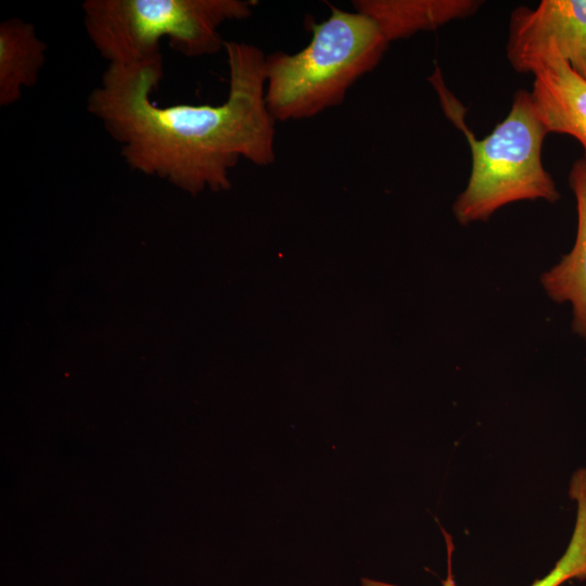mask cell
Instances as JSON below:
<instances>
[{"mask_svg": "<svg viewBox=\"0 0 586 586\" xmlns=\"http://www.w3.org/2000/svg\"><path fill=\"white\" fill-rule=\"evenodd\" d=\"M229 90L218 105L158 106L152 100L164 75L163 55L109 64L87 99V111L119 145L126 165L196 194L226 190L240 160H276V120L265 101V60L252 44L226 41Z\"/></svg>", "mask_w": 586, "mask_h": 586, "instance_id": "6da1fadb", "label": "cell"}, {"mask_svg": "<svg viewBox=\"0 0 586 586\" xmlns=\"http://www.w3.org/2000/svg\"><path fill=\"white\" fill-rule=\"evenodd\" d=\"M310 23V42L296 53L265 60V101L276 122L311 118L340 105L348 89L382 60L390 42L374 21L330 5Z\"/></svg>", "mask_w": 586, "mask_h": 586, "instance_id": "7a4b0ae2", "label": "cell"}, {"mask_svg": "<svg viewBox=\"0 0 586 586\" xmlns=\"http://www.w3.org/2000/svg\"><path fill=\"white\" fill-rule=\"evenodd\" d=\"M251 0H86V34L109 64H136L161 55L160 42L188 58L212 55L225 47L219 28L247 18Z\"/></svg>", "mask_w": 586, "mask_h": 586, "instance_id": "3957f363", "label": "cell"}, {"mask_svg": "<svg viewBox=\"0 0 586 586\" xmlns=\"http://www.w3.org/2000/svg\"><path fill=\"white\" fill-rule=\"evenodd\" d=\"M463 129L471 148L472 168L466 189L454 203L457 221L487 220L498 208L517 201L555 203L560 193L542 162L549 132L538 117L530 91L518 90L508 115L477 140L463 127L462 116L450 114Z\"/></svg>", "mask_w": 586, "mask_h": 586, "instance_id": "277c9868", "label": "cell"}, {"mask_svg": "<svg viewBox=\"0 0 586 586\" xmlns=\"http://www.w3.org/2000/svg\"><path fill=\"white\" fill-rule=\"evenodd\" d=\"M555 47L586 79V0H543L510 15L507 59L518 73H532L538 56Z\"/></svg>", "mask_w": 586, "mask_h": 586, "instance_id": "5b68a950", "label": "cell"}, {"mask_svg": "<svg viewBox=\"0 0 586 586\" xmlns=\"http://www.w3.org/2000/svg\"><path fill=\"white\" fill-rule=\"evenodd\" d=\"M532 100L549 133L575 138L586 161V79L575 73L555 47L535 62Z\"/></svg>", "mask_w": 586, "mask_h": 586, "instance_id": "8992f818", "label": "cell"}, {"mask_svg": "<svg viewBox=\"0 0 586 586\" xmlns=\"http://www.w3.org/2000/svg\"><path fill=\"white\" fill-rule=\"evenodd\" d=\"M569 186L577 211L575 242L561 260L543 273L540 282L556 303L572 306V331L586 342V161H575L569 173Z\"/></svg>", "mask_w": 586, "mask_h": 586, "instance_id": "52a82bcc", "label": "cell"}, {"mask_svg": "<svg viewBox=\"0 0 586 586\" xmlns=\"http://www.w3.org/2000/svg\"><path fill=\"white\" fill-rule=\"evenodd\" d=\"M482 3L479 0H354L353 7L374 21L391 42L468 17Z\"/></svg>", "mask_w": 586, "mask_h": 586, "instance_id": "ba28073f", "label": "cell"}, {"mask_svg": "<svg viewBox=\"0 0 586 586\" xmlns=\"http://www.w3.org/2000/svg\"><path fill=\"white\" fill-rule=\"evenodd\" d=\"M47 49L33 23L18 17L0 23V106L15 104L37 84Z\"/></svg>", "mask_w": 586, "mask_h": 586, "instance_id": "9c48e42d", "label": "cell"}, {"mask_svg": "<svg viewBox=\"0 0 586 586\" xmlns=\"http://www.w3.org/2000/svg\"><path fill=\"white\" fill-rule=\"evenodd\" d=\"M570 497L576 502V518L570 543L553 569L531 586H560L564 582L586 578V468L577 469L571 477ZM361 586H397L370 578H361ZM442 586H456L451 571Z\"/></svg>", "mask_w": 586, "mask_h": 586, "instance_id": "30bf717a", "label": "cell"}]
</instances>
